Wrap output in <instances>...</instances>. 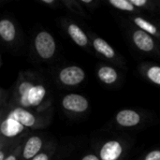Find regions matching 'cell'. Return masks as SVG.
<instances>
[{"label": "cell", "mask_w": 160, "mask_h": 160, "mask_svg": "<svg viewBox=\"0 0 160 160\" xmlns=\"http://www.w3.org/2000/svg\"><path fill=\"white\" fill-rule=\"evenodd\" d=\"M20 103L22 107L38 106L46 96V88L41 85H34L30 82H22L18 88Z\"/></svg>", "instance_id": "cell-1"}, {"label": "cell", "mask_w": 160, "mask_h": 160, "mask_svg": "<svg viewBox=\"0 0 160 160\" xmlns=\"http://www.w3.org/2000/svg\"><path fill=\"white\" fill-rule=\"evenodd\" d=\"M35 48L42 59H50L53 56L56 49L54 38L50 33L41 31L35 38Z\"/></svg>", "instance_id": "cell-2"}, {"label": "cell", "mask_w": 160, "mask_h": 160, "mask_svg": "<svg viewBox=\"0 0 160 160\" xmlns=\"http://www.w3.org/2000/svg\"><path fill=\"white\" fill-rule=\"evenodd\" d=\"M85 78V72L77 66H70L63 68L59 73L60 82L68 86H74L81 83Z\"/></svg>", "instance_id": "cell-3"}, {"label": "cell", "mask_w": 160, "mask_h": 160, "mask_svg": "<svg viewBox=\"0 0 160 160\" xmlns=\"http://www.w3.org/2000/svg\"><path fill=\"white\" fill-rule=\"evenodd\" d=\"M62 105L67 111L74 112H83L89 107L88 100L78 94H68L65 96L62 100Z\"/></svg>", "instance_id": "cell-4"}, {"label": "cell", "mask_w": 160, "mask_h": 160, "mask_svg": "<svg viewBox=\"0 0 160 160\" xmlns=\"http://www.w3.org/2000/svg\"><path fill=\"white\" fill-rule=\"evenodd\" d=\"M122 144L117 141H110L103 144L99 156L101 160H118L122 156Z\"/></svg>", "instance_id": "cell-5"}, {"label": "cell", "mask_w": 160, "mask_h": 160, "mask_svg": "<svg viewBox=\"0 0 160 160\" xmlns=\"http://www.w3.org/2000/svg\"><path fill=\"white\" fill-rule=\"evenodd\" d=\"M116 122L122 127H135L140 124L141 115L132 110H122L116 114Z\"/></svg>", "instance_id": "cell-6"}, {"label": "cell", "mask_w": 160, "mask_h": 160, "mask_svg": "<svg viewBox=\"0 0 160 160\" xmlns=\"http://www.w3.org/2000/svg\"><path fill=\"white\" fill-rule=\"evenodd\" d=\"M8 117L19 122L20 124H22L23 127L26 128H32L36 124L35 116L30 112L24 110L23 108H16L12 110L8 115Z\"/></svg>", "instance_id": "cell-7"}, {"label": "cell", "mask_w": 160, "mask_h": 160, "mask_svg": "<svg viewBox=\"0 0 160 160\" xmlns=\"http://www.w3.org/2000/svg\"><path fill=\"white\" fill-rule=\"evenodd\" d=\"M133 41L135 45L143 52H151L155 48V42L150 35L142 30H137L133 33Z\"/></svg>", "instance_id": "cell-8"}, {"label": "cell", "mask_w": 160, "mask_h": 160, "mask_svg": "<svg viewBox=\"0 0 160 160\" xmlns=\"http://www.w3.org/2000/svg\"><path fill=\"white\" fill-rule=\"evenodd\" d=\"M23 129L24 127L22 124L8 117H7L0 126V131L2 135L8 138H13L18 136L23 131Z\"/></svg>", "instance_id": "cell-9"}, {"label": "cell", "mask_w": 160, "mask_h": 160, "mask_svg": "<svg viewBox=\"0 0 160 160\" xmlns=\"http://www.w3.org/2000/svg\"><path fill=\"white\" fill-rule=\"evenodd\" d=\"M42 147V140L38 136H33L27 140L23 147L22 156L25 159L34 158Z\"/></svg>", "instance_id": "cell-10"}, {"label": "cell", "mask_w": 160, "mask_h": 160, "mask_svg": "<svg viewBox=\"0 0 160 160\" xmlns=\"http://www.w3.org/2000/svg\"><path fill=\"white\" fill-rule=\"evenodd\" d=\"M68 32L71 38V39L79 46L83 47L88 43V38L85 35V33L82 30L81 27H79L75 23H71L68 25Z\"/></svg>", "instance_id": "cell-11"}, {"label": "cell", "mask_w": 160, "mask_h": 160, "mask_svg": "<svg viewBox=\"0 0 160 160\" xmlns=\"http://www.w3.org/2000/svg\"><path fill=\"white\" fill-rule=\"evenodd\" d=\"M16 35V29L9 20L3 19L0 21V36L3 38V40L7 42H10L15 38Z\"/></svg>", "instance_id": "cell-12"}, {"label": "cell", "mask_w": 160, "mask_h": 160, "mask_svg": "<svg viewBox=\"0 0 160 160\" xmlns=\"http://www.w3.org/2000/svg\"><path fill=\"white\" fill-rule=\"evenodd\" d=\"M98 76L101 82L106 84H112L115 82L118 79L117 71L111 67H102L98 69Z\"/></svg>", "instance_id": "cell-13"}, {"label": "cell", "mask_w": 160, "mask_h": 160, "mask_svg": "<svg viewBox=\"0 0 160 160\" xmlns=\"http://www.w3.org/2000/svg\"><path fill=\"white\" fill-rule=\"evenodd\" d=\"M93 46L97 52H98L107 58H113L115 55L114 50L111 47V45L108 42H106L102 38H95L93 41Z\"/></svg>", "instance_id": "cell-14"}, {"label": "cell", "mask_w": 160, "mask_h": 160, "mask_svg": "<svg viewBox=\"0 0 160 160\" xmlns=\"http://www.w3.org/2000/svg\"><path fill=\"white\" fill-rule=\"evenodd\" d=\"M134 22L142 31H144L146 33H149L150 35H156L158 33V29L154 24H152L151 22H149L148 21H146V20H144V19H142L141 17L135 18Z\"/></svg>", "instance_id": "cell-15"}, {"label": "cell", "mask_w": 160, "mask_h": 160, "mask_svg": "<svg viewBox=\"0 0 160 160\" xmlns=\"http://www.w3.org/2000/svg\"><path fill=\"white\" fill-rule=\"evenodd\" d=\"M110 4L121 10L133 11L135 9V7L131 4L130 1L128 0H110Z\"/></svg>", "instance_id": "cell-16"}, {"label": "cell", "mask_w": 160, "mask_h": 160, "mask_svg": "<svg viewBox=\"0 0 160 160\" xmlns=\"http://www.w3.org/2000/svg\"><path fill=\"white\" fill-rule=\"evenodd\" d=\"M147 77L154 83L160 85V67L154 66L147 70Z\"/></svg>", "instance_id": "cell-17"}, {"label": "cell", "mask_w": 160, "mask_h": 160, "mask_svg": "<svg viewBox=\"0 0 160 160\" xmlns=\"http://www.w3.org/2000/svg\"><path fill=\"white\" fill-rule=\"evenodd\" d=\"M144 160H160V150H154L147 154Z\"/></svg>", "instance_id": "cell-18"}, {"label": "cell", "mask_w": 160, "mask_h": 160, "mask_svg": "<svg viewBox=\"0 0 160 160\" xmlns=\"http://www.w3.org/2000/svg\"><path fill=\"white\" fill-rule=\"evenodd\" d=\"M130 2L134 7H142L147 4L146 0H130Z\"/></svg>", "instance_id": "cell-19"}, {"label": "cell", "mask_w": 160, "mask_h": 160, "mask_svg": "<svg viewBox=\"0 0 160 160\" xmlns=\"http://www.w3.org/2000/svg\"><path fill=\"white\" fill-rule=\"evenodd\" d=\"M32 160H49V157H48V155L41 153V154L37 155L34 158H32Z\"/></svg>", "instance_id": "cell-20"}, {"label": "cell", "mask_w": 160, "mask_h": 160, "mask_svg": "<svg viewBox=\"0 0 160 160\" xmlns=\"http://www.w3.org/2000/svg\"><path fill=\"white\" fill-rule=\"evenodd\" d=\"M82 160H100L97 156L95 155H87L85 156Z\"/></svg>", "instance_id": "cell-21"}, {"label": "cell", "mask_w": 160, "mask_h": 160, "mask_svg": "<svg viewBox=\"0 0 160 160\" xmlns=\"http://www.w3.org/2000/svg\"><path fill=\"white\" fill-rule=\"evenodd\" d=\"M5 160H17V158H16V156H14V155H10V156H8V158H6V159Z\"/></svg>", "instance_id": "cell-22"}, {"label": "cell", "mask_w": 160, "mask_h": 160, "mask_svg": "<svg viewBox=\"0 0 160 160\" xmlns=\"http://www.w3.org/2000/svg\"><path fill=\"white\" fill-rule=\"evenodd\" d=\"M5 154L3 151H0V160H5Z\"/></svg>", "instance_id": "cell-23"}, {"label": "cell", "mask_w": 160, "mask_h": 160, "mask_svg": "<svg viewBox=\"0 0 160 160\" xmlns=\"http://www.w3.org/2000/svg\"><path fill=\"white\" fill-rule=\"evenodd\" d=\"M42 2L45 3V4H52L53 0H42Z\"/></svg>", "instance_id": "cell-24"}, {"label": "cell", "mask_w": 160, "mask_h": 160, "mask_svg": "<svg viewBox=\"0 0 160 160\" xmlns=\"http://www.w3.org/2000/svg\"><path fill=\"white\" fill-rule=\"evenodd\" d=\"M82 3H85V4H90L92 2V0H82Z\"/></svg>", "instance_id": "cell-25"}]
</instances>
